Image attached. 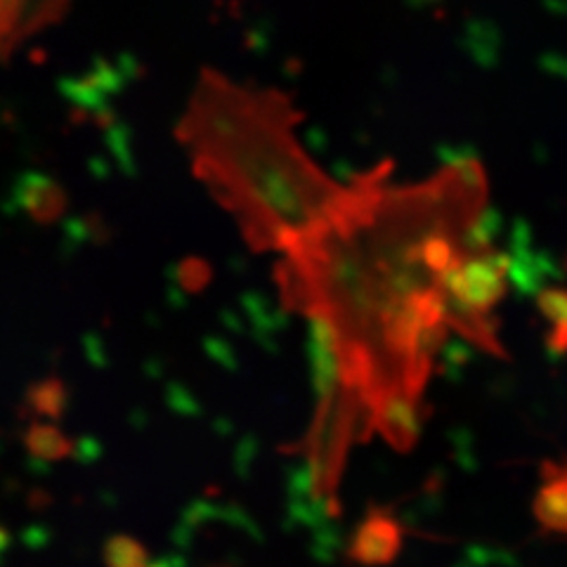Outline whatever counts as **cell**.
<instances>
[{
  "mask_svg": "<svg viewBox=\"0 0 567 567\" xmlns=\"http://www.w3.org/2000/svg\"><path fill=\"white\" fill-rule=\"evenodd\" d=\"M104 558L110 567H150V556L145 551V546L131 537L110 539Z\"/></svg>",
  "mask_w": 567,
  "mask_h": 567,
  "instance_id": "cell-9",
  "label": "cell"
},
{
  "mask_svg": "<svg viewBox=\"0 0 567 567\" xmlns=\"http://www.w3.org/2000/svg\"><path fill=\"white\" fill-rule=\"evenodd\" d=\"M535 516L548 529L567 532V468L546 477L535 499Z\"/></svg>",
  "mask_w": 567,
  "mask_h": 567,
  "instance_id": "cell-7",
  "label": "cell"
},
{
  "mask_svg": "<svg viewBox=\"0 0 567 567\" xmlns=\"http://www.w3.org/2000/svg\"><path fill=\"white\" fill-rule=\"evenodd\" d=\"M374 419L381 435L393 447L406 450L419 431V414H416V398L406 393L402 388L388 390L374 404Z\"/></svg>",
  "mask_w": 567,
  "mask_h": 567,
  "instance_id": "cell-5",
  "label": "cell"
},
{
  "mask_svg": "<svg viewBox=\"0 0 567 567\" xmlns=\"http://www.w3.org/2000/svg\"><path fill=\"white\" fill-rule=\"evenodd\" d=\"M74 0H0V45L3 60L10 62L14 50L35 33L64 20Z\"/></svg>",
  "mask_w": 567,
  "mask_h": 567,
  "instance_id": "cell-3",
  "label": "cell"
},
{
  "mask_svg": "<svg viewBox=\"0 0 567 567\" xmlns=\"http://www.w3.org/2000/svg\"><path fill=\"white\" fill-rule=\"evenodd\" d=\"M27 447L35 456L58 461V458H64L71 452V440L64 433H60L55 425L39 423V425H31V429H29Z\"/></svg>",
  "mask_w": 567,
  "mask_h": 567,
  "instance_id": "cell-8",
  "label": "cell"
},
{
  "mask_svg": "<svg viewBox=\"0 0 567 567\" xmlns=\"http://www.w3.org/2000/svg\"><path fill=\"white\" fill-rule=\"evenodd\" d=\"M437 287L445 296L447 317L475 322L502 298L506 289V260L492 254L458 256L440 275Z\"/></svg>",
  "mask_w": 567,
  "mask_h": 567,
  "instance_id": "cell-2",
  "label": "cell"
},
{
  "mask_svg": "<svg viewBox=\"0 0 567 567\" xmlns=\"http://www.w3.org/2000/svg\"><path fill=\"white\" fill-rule=\"evenodd\" d=\"M20 204L31 218L50 223L62 216L66 197L55 181H50V177L39 173H31L20 185Z\"/></svg>",
  "mask_w": 567,
  "mask_h": 567,
  "instance_id": "cell-6",
  "label": "cell"
},
{
  "mask_svg": "<svg viewBox=\"0 0 567 567\" xmlns=\"http://www.w3.org/2000/svg\"><path fill=\"white\" fill-rule=\"evenodd\" d=\"M402 546V529L388 516V513H369V516L354 529L350 542V556L367 565H388L393 563Z\"/></svg>",
  "mask_w": 567,
  "mask_h": 567,
  "instance_id": "cell-4",
  "label": "cell"
},
{
  "mask_svg": "<svg viewBox=\"0 0 567 567\" xmlns=\"http://www.w3.org/2000/svg\"><path fill=\"white\" fill-rule=\"evenodd\" d=\"M298 121L291 97L277 87L204 69L177 126L194 171L254 241L306 244L360 197L362 177L343 187L315 166L296 137Z\"/></svg>",
  "mask_w": 567,
  "mask_h": 567,
  "instance_id": "cell-1",
  "label": "cell"
},
{
  "mask_svg": "<svg viewBox=\"0 0 567 567\" xmlns=\"http://www.w3.org/2000/svg\"><path fill=\"white\" fill-rule=\"evenodd\" d=\"M35 395H39L35 398V406H39V412L55 416L62 410L64 393H62L60 383H55V381L43 383V385H39V390H35Z\"/></svg>",
  "mask_w": 567,
  "mask_h": 567,
  "instance_id": "cell-10",
  "label": "cell"
}]
</instances>
